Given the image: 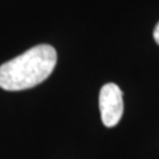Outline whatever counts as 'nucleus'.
<instances>
[{
	"instance_id": "obj_1",
	"label": "nucleus",
	"mask_w": 159,
	"mask_h": 159,
	"mask_svg": "<svg viewBox=\"0 0 159 159\" xmlns=\"http://www.w3.org/2000/svg\"><path fill=\"white\" fill-rule=\"evenodd\" d=\"M57 62L56 49L40 44L0 65V88L8 92L37 86L51 76Z\"/></svg>"
},
{
	"instance_id": "obj_2",
	"label": "nucleus",
	"mask_w": 159,
	"mask_h": 159,
	"mask_svg": "<svg viewBox=\"0 0 159 159\" xmlns=\"http://www.w3.org/2000/svg\"><path fill=\"white\" fill-rule=\"evenodd\" d=\"M99 111L106 127H113L121 121L123 114L122 92L116 84H106L99 92Z\"/></svg>"
},
{
	"instance_id": "obj_3",
	"label": "nucleus",
	"mask_w": 159,
	"mask_h": 159,
	"mask_svg": "<svg viewBox=\"0 0 159 159\" xmlns=\"http://www.w3.org/2000/svg\"><path fill=\"white\" fill-rule=\"evenodd\" d=\"M154 39H155L157 44H159V23L157 24L155 29H154Z\"/></svg>"
}]
</instances>
